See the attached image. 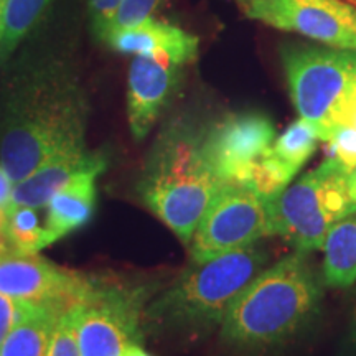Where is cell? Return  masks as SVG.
<instances>
[{
	"instance_id": "obj_1",
	"label": "cell",
	"mask_w": 356,
	"mask_h": 356,
	"mask_svg": "<svg viewBox=\"0 0 356 356\" xmlns=\"http://www.w3.org/2000/svg\"><path fill=\"white\" fill-rule=\"evenodd\" d=\"M86 119V99L63 68L26 74L0 114V165L17 184L56 155L84 149Z\"/></svg>"
},
{
	"instance_id": "obj_2",
	"label": "cell",
	"mask_w": 356,
	"mask_h": 356,
	"mask_svg": "<svg viewBox=\"0 0 356 356\" xmlns=\"http://www.w3.org/2000/svg\"><path fill=\"white\" fill-rule=\"evenodd\" d=\"M322 304V277L309 252L296 251L239 292L222 318L221 340L249 355L277 351L317 323Z\"/></svg>"
},
{
	"instance_id": "obj_3",
	"label": "cell",
	"mask_w": 356,
	"mask_h": 356,
	"mask_svg": "<svg viewBox=\"0 0 356 356\" xmlns=\"http://www.w3.org/2000/svg\"><path fill=\"white\" fill-rule=\"evenodd\" d=\"M203 132L190 124L167 127L152 147L137 191L142 203L184 244L225 181L203 155Z\"/></svg>"
},
{
	"instance_id": "obj_4",
	"label": "cell",
	"mask_w": 356,
	"mask_h": 356,
	"mask_svg": "<svg viewBox=\"0 0 356 356\" xmlns=\"http://www.w3.org/2000/svg\"><path fill=\"white\" fill-rule=\"evenodd\" d=\"M267 261L269 252L254 243L210 261L193 262L150 299L145 325L191 337L211 333L221 327L229 305L264 270Z\"/></svg>"
},
{
	"instance_id": "obj_5",
	"label": "cell",
	"mask_w": 356,
	"mask_h": 356,
	"mask_svg": "<svg viewBox=\"0 0 356 356\" xmlns=\"http://www.w3.org/2000/svg\"><path fill=\"white\" fill-rule=\"evenodd\" d=\"M280 56L297 113L325 140L356 99V50L287 44Z\"/></svg>"
},
{
	"instance_id": "obj_6",
	"label": "cell",
	"mask_w": 356,
	"mask_h": 356,
	"mask_svg": "<svg viewBox=\"0 0 356 356\" xmlns=\"http://www.w3.org/2000/svg\"><path fill=\"white\" fill-rule=\"evenodd\" d=\"M157 289L104 275H86L74 302V327L81 356H124L144 340L145 309Z\"/></svg>"
},
{
	"instance_id": "obj_7",
	"label": "cell",
	"mask_w": 356,
	"mask_h": 356,
	"mask_svg": "<svg viewBox=\"0 0 356 356\" xmlns=\"http://www.w3.org/2000/svg\"><path fill=\"white\" fill-rule=\"evenodd\" d=\"M356 213L348 190V170L328 157L270 202V229L296 251L323 249L330 229Z\"/></svg>"
},
{
	"instance_id": "obj_8",
	"label": "cell",
	"mask_w": 356,
	"mask_h": 356,
	"mask_svg": "<svg viewBox=\"0 0 356 356\" xmlns=\"http://www.w3.org/2000/svg\"><path fill=\"white\" fill-rule=\"evenodd\" d=\"M270 234V202L251 186L228 181L195 229L190 241L191 262L210 261Z\"/></svg>"
},
{
	"instance_id": "obj_9",
	"label": "cell",
	"mask_w": 356,
	"mask_h": 356,
	"mask_svg": "<svg viewBox=\"0 0 356 356\" xmlns=\"http://www.w3.org/2000/svg\"><path fill=\"white\" fill-rule=\"evenodd\" d=\"M244 10L274 29L356 50V7L343 0H246Z\"/></svg>"
},
{
	"instance_id": "obj_10",
	"label": "cell",
	"mask_w": 356,
	"mask_h": 356,
	"mask_svg": "<svg viewBox=\"0 0 356 356\" xmlns=\"http://www.w3.org/2000/svg\"><path fill=\"white\" fill-rule=\"evenodd\" d=\"M275 140L273 121L262 113L226 115L203 132V155L225 184H244L249 170Z\"/></svg>"
},
{
	"instance_id": "obj_11",
	"label": "cell",
	"mask_w": 356,
	"mask_h": 356,
	"mask_svg": "<svg viewBox=\"0 0 356 356\" xmlns=\"http://www.w3.org/2000/svg\"><path fill=\"white\" fill-rule=\"evenodd\" d=\"M86 275L40 254L12 251L0 257V293L33 305H70L78 300Z\"/></svg>"
},
{
	"instance_id": "obj_12",
	"label": "cell",
	"mask_w": 356,
	"mask_h": 356,
	"mask_svg": "<svg viewBox=\"0 0 356 356\" xmlns=\"http://www.w3.org/2000/svg\"><path fill=\"white\" fill-rule=\"evenodd\" d=\"M180 66L150 56H136L129 68L127 119L132 136L142 140L175 91Z\"/></svg>"
},
{
	"instance_id": "obj_13",
	"label": "cell",
	"mask_w": 356,
	"mask_h": 356,
	"mask_svg": "<svg viewBox=\"0 0 356 356\" xmlns=\"http://www.w3.org/2000/svg\"><path fill=\"white\" fill-rule=\"evenodd\" d=\"M106 42L124 55L150 56L177 66L190 63L198 55V38L195 35L152 19L129 29L114 30Z\"/></svg>"
},
{
	"instance_id": "obj_14",
	"label": "cell",
	"mask_w": 356,
	"mask_h": 356,
	"mask_svg": "<svg viewBox=\"0 0 356 356\" xmlns=\"http://www.w3.org/2000/svg\"><path fill=\"white\" fill-rule=\"evenodd\" d=\"M91 168H106V157L84 149L68 150L44 162L33 173L13 185L12 204L43 208L78 173Z\"/></svg>"
},
{
	"instance_id": "obj_15",
	"label": "cell",
	"mask_w": 356,
	"mask_h": 356,
	"mask_svg": "<svg viewBox=\"0 0 356 356\" xmlns=\"http://www.w3.org/2000/svg\"><path fill=\"white\" fill-rule=\"evenodd\" d=\"M102 172L104 168H91L78 173L63 188L56 191L44 207L47 216L43 226L51 244L91 221L97 202L96 180Z\"/></svg>"
},
{
	"instance_id": "obj_16",
	"label": "cell",
	"mask_w": 356,
	"mask_h": 356,
	"mask_svg": "<svg viewBox=\"0 0 356 356\" xmlns=\"http://www.w3.org/2000/svg\"><path fill=\"white\" fill-rule=\"evenodd\" d=\"M71 305V304H70ZM68 305H38L20 320L0 345V356H44L58 315Z\"/></svg>"
},
{
	"instance_id": "obj_17",
	"label": "cell",
	"mask_w": 356,
	"mask_h": 356,
	"mask_svg": "<svg viewBox=\"0 0 356 356\" xmlns=\"http://www.w3.org/2000/svg\"><path fill=\"white\" fill-rule=\"evenodd\" d=\"M323 280L332 287H348L356 280V215L338 221L323 244Z\"/></svg>"
},
{
	"instance_id": "obj_18",
	"label": "cell",
	"mask_w": 356,
	"mask_h": 356,
	"mask_svg": "<svg viewBox=\"0 0 356 356\" xmlns=\"http://www.w3.org/2000/svg\"><path fill=\"white\" fill-rule=\"evenodd\" d=\"M51 0H3L2 35H0V58L15 50L35 24L42 19Z\"/></svg>"
},
{
	"instance_id": "obj_19",
	"label": "cell",
	"mask_w": 356,
	"mask_h": 356,
	"mask_svg": "<svg viewBox=\"0 0 356 356\" xmlns=\"http://www.w3.org/2000/svg\"><path fill=\"white\" fill-rule=\"evenodd\" d=\"M3 231L12 248L25 254H38L42 249L51 246L47 229L40 225L37 208L12 204L6 213Z\"/></svg>"
},
{
	"instance_id": "obj_20",
	"label": "cell",
	"mask_w": 356,
	"mask_h": 356,
	"mask_svg": "<svg viewBox=\"0 0 356 356\" xmlns=\"http://www.w3.org/2000/svg\"><path fill=\"white\" fill-rule=\"evenodd\" d=\"M318 140L320 137L317 129L300 118L280 134L274 140L270 150L289 170H292L297 175L307 163V160L315 154Z\"/></svg>"
},
{
	"instance_id": "obj_21",
	"label": "cell",
	"mask_w": 356,
	"mask_h": 356,
	"mask_svg": "<svg viewBox=\"0 0 356 356\" xmlns=\"http://www.w3.org/2000/svg\"><path fill=\"white\" fill-rule=\"evenodd\" d=\"M293 177H296V173L289 170L269 149L251 167L246 180H244V185L254 188L267 202H274L291 185Z\"/></svg>"
},
{
	"instance_id": "obj_22",
	"label": "cell",
	"mask_w": 356,
	"mask_h": 356,
	"mask_svg": "<svg viewBox=\"0 0 356 356\" xmlns=\"http://www.w3.org/2000/svg\"><path fill=\"white\" fill-rule=\"evenodd\" d=\"M74 302L58 315L44 356H81L74 327Z\"/></svg>"
},
{
	"instance_id": "obj_23",
	"label": "cell",
	"mask_w": 356,
	"mask_h": 356,
	"mask_svg": "<svg viewBox=\"0 0 356 356\" xmlns=\"http://www.w3.org/2000/svg\"><path fill=\"white\" fill-rule=\"evenodd\" d=\"M323 142L328 145V157L337 160L348 173L356 167V129L340 124L328 134Z\"/></svg>"
},
{
	"instance_id": "obj_24",
	"label": "cell",
	"mask_w": 356,
	"mask_h": 356,
	"mask_svg": "<svg viewBox=\"0 0 356 356\" xmlns=\"http://www.w3.org/2000/svg\"><path fill=\"white\" fill-rule=\"evenodd\" d=\"M160 2L162 0H122L113 22H111L108 35L114 30L129 29V26L139 25L142 22L149 20Z\"/></svg>"
},
{
	"instance_id": "obj_25",
	"label": "cell",
	"mask_w": 356,
	"mask_h": 356,
	"mask_svg": "<svg viewBox=\"0 0 356 356\" xmlns=\"http://www.w3.org/2000/svg\"><path fill=\"white\" fill-rule=\"evenodd\" d=\"M35 307L38 305L10 299V297L0 293V345L6 340V337L10 333L12 328L15 327L22 318L26 317Z\"/></svg>"
},
{
	"instance_id": "obj_26",
	"label": "cell",
	"mask_w": 356,
	"mask_h": 356,
	"mask_svg": "<svg viewBox=\"0 0 356 356\" xmlns=\"http://www.w3.org/2000/svg\"><path fill=\"white\" fill-rule=\"evenodd\" d=\"M122 0H89V15H91L92 32L99 40H106L111 22Z\"/></svg>"
},
{
	"instance_id": "obj_27",
	"label": "cell",
	"mask_w": 356,
	"mask_h": 356,
	"mask_svg": "<svg viewBox=\"0 0 356 356\" xmlns=\"http://www.w3.org/2000/svg\"><path fill=\"white\" fill-rule=\"evenodd\" d=\"M338 356H356V300L353 309L350 312L348 323H346V330L343 340H341Z\"/></svg>"
},
{
	"instance_id": "obj_28",
	"label": "cell",
	"mask_w": 356,
	"mask_h": 356,
	"mask_svg": "<svg viewBox=\"0 0 356 356\" xmlns=\"http://www.w3.org/2000/svg\"><path fill=\"white\" fill-rule=\"evenodd\" d=\"M13 181L8 177L6 168L0 165V215L6 216V213L12 207V193H13Z\"/></svg>"
},
{
	"instance_id": "obj_29",
	"label": "cell",
	"mask_w": 356,
	"mask_h": 356,
	"mask_svg": "<svg viewBox=\"0 0 356 356\" xmlns=\"http://www.w3.org/2000/svg\"><path fill=\"white\" fill-rule=\"evenodd\" d=\"M348 190L351 198H353V202L356 203V167L348 173Z\"/></svg>"
},
{
	"instance_id": "obj_30",
	"label": "cell",
	"mask_w": 356,
	"mask_h": 356,
	"mask_svg": "<svg viewBox=\"0 0 356 356\" xmlns=\"http://www.w3.org/2000/svg\"><path fill=\"white\" fill-rule=\"evenodd\" d=\"M124 356H152V355H150L149 351H145L144 348H142L140 345H132L131 348L126 350Z\"/></svg>"
},
{
	"instance_id": "obj_31",
	"label": "cell",
	"mask_w": 356,
	"mask_h": 356,
	"mask_svg": "<svg viewBox=\"0 0 356 356\" xmlns=\"http://www.w3.org/2000/svg\"><path fill=\"white\" fill-rule=\"evenodd\" d=\"M346 124H350V126H353L356 129V99L353 102V106H351V111L348 114V121H346Z\"/></svg>"
},
{
	"instance_id": "obj_32",
	"label": "cell",
	"mask_w": 356,
	"mask_h": 356,
	"mask_svg": "<svg viewBox=\"0 0 356 356\" xmlns=\"http://www.w3.org/2000/svg\"><path fill=\"white\" fill-rule=\"evenodd\" d=\"M3 225H6V216L0 215V236L6 234V231H3Z\"/></svg>"
},
{
	"instance_id": "obj_33",
	"label": "cell",
	"mask_w": 356,
	"mask_h": 356,
	"mask_svg": "<svg viewBox=\"0 0 356 356\" xmlns=\"http://www.w3.org/2000/svg\"><path fill=\"white\" fill-rule=\"evenodd\" d=\"M0 35H2V6H0Z\"/></svg>"
},
{
	"instance_id": "obj_34",
	"label": "cell",
	"mask_w": 356,
	"mask_h": 356,
	"mask_svg": "<svg viewBox=\"0 0 356 356\" xmlns=\"http://www.w3.org/2000/svg\"><path fill=\"white\" fill-rule=\"evenodd\" d=\"M346 2H348V3H351V6H355V7H356V0H346Z\"/></svg>"
},
{
	"instance_id": "obj_35",
	"label": "cell",
	"mask_w": 356,
	"mask_h": 356,
	"mask_svg": "<svg viewBox=\"0 0 356 356\" xmlns=\"http://www.w3.org/2000/svg\"><path fill=\"white\" fill-rule=\"evenodd\" d=\"M2 3H3V0H0V6H2Z\"/></svg>"
},
{
	"instance_id": "obj_36",
	"label": "cell",
	"mask_w": 356,
	"mask_h": 356,
	"mask_svg": "<svg viewBox=\"0 0 356 356\" xmlns=\"http://www.w3.org/2000/svg\"><path fill=\"white\" fill-rule=\"evenodd\" d=\"M244 2H246V0H244Z\"/></svg>"
}]
</instances>
